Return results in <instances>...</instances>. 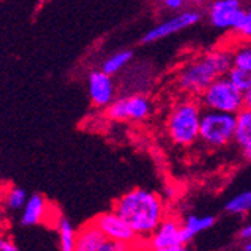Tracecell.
<instances>
[{"instance_id": "1", "label": "cell", "mask_w": 251, "mask_h": 251, "mask_svg": "<svg viewBox=\"0 0 251 251\" xmlns=\"http://www.w3.org/2000/svg\"><path fill=\"white\" fill-rule=\"evenodd\" d=\"M233 68L230 47H218L190 57L182 63L175 75V86L187 98H196L214 81L227 77Z\"/></svg>"}, {"instance_id": "2", "label": "cell", "mask_w": 251, "mask_h": 251, "mask_svg": "<svg viewBox=\"0 0 251 251\" xmlns=\"http://www.w3.org/2000/svg\"><path fill=\"white\" fill-rule=\"evenodd\" d=\"M132 229L142 242L148 241L167 218L164 200L156 193L145 188H134L124 193L113 206Z\"/></svg>"}, {"instance_id": "3", "label": "cell", "mask_w": 251, "mask_h": 251, "mask_svg": "<svg viewBox=\"0 0 251 251\" xmlns=\"http://www.w3.org/2000/svg\"><path fill=\"white\" fill-rule=\"evenodd\" d=\"M201 115L203 108L199 100L184 97L176 101L169 111L166 122L170 140L180 148L193 146L199 140Z\"/></svg>"}, {"instance_id": "4", "label": "cell", "mask_w": 251, "mask_h": 251, "mask_svg": "<svg viewBox=\"0 0 251 251\" xmlns=\"http://www.w3.org/2000/svg\"><path fill=\"white\" fill-rule=\"evenodd\" d=\"M236 115L203 110L199 140L209 149H220L235 142Z\"/></svg>"}, {"instance_id": "5", "label": "cell", "mask_w": 251, "mask_h": 251, "mask_svg": "<svg viewBox=\"0 0 251 251\" xmlns=\"http://www.w3.org/2000/svg\"><path fill=\"white\" fill-rule=\"evenodd\" d=\"M199 102L203 110L229 113V115H238L245 107L244 94L238 90L227 77L214 81L199 97Z\"/></svg>"}, {"instance_id": "6", "label": "cell", "mask_w": 251, "mask_h": 251, "mask_svg": "<svg viewBox=\"0 0 251 251\" xmlns=\"http://www.w3.org/2000/svg\"><path fill=\"white\" fill-rule=\"evenodd\" d=\"M152 113V102L143 94H126L105 108L108 119L116 122H143Z\"/></svg>"}, {"instance_id": "7", "label": "cell", "mask_w": 251, "mask_h": 251, "mask_svg": "<svg viewBox=\"0 0 251 251\" xmlns=\"http://www.w3.org/2000/svg\"><path fill=\"white\" fill-rule=\"evenodd\" d=\"M143 244L149 251H191L182 232V223L173 217H167Z\"/></svg>"}, {"instance_id": "8", "label": "cell", "mask_w": 251, "mask_h": 251, "mask_svg": "<svg viewBox=\"0 0 251 251\" xmlns=\"http://www.w3.org/2000/svg\"><path fill=\"white\" fill-rule=\"evenodd\" d=\"M247 9L239 0H215L208 8L211 25L220 30H232L233 33L241 27Z\"/></svg>"}, {"instance_id": "9", "label": "cell", "mask_w": 251, "mask_h": 251, "mask_svg": "<svg viewBox=\"0 0 251 251\" xmlns=\"http://www.w3.org/2000/svg\"><path fill=\"white\" fill-rule=\"evenodd\" d=\"M201 14L197 9H184L169 18H166L164 21L158 23L156 26H153L152 29H149L143 38L142 42L143 44H152L156 42L159 39H164L167 36H172L180 30H184L187 27H191L200 21Z\"/></svg>"}, {"instance_id": "10", "label": "cell", "mask_w": 251, "mask_h": 251, "mask_svg": "<svg viewBox=\"0 0 251 251\" xmlns=\"http://www.w3.org/2000/svg\"><path fill=\"white\" fill-rule=\"evenodd\" d=\"M94 224L98 227V230L104 235L107 241L125 242V244H132V245L143 244L132 232L129 224L113 209L102 212L97 218H94Z\"/></svg>"}, {"instance_id": "11", "label": "cell", "mask_w": 251, "mask_h": 251, "mask_svg": "<svg viewBox=\"0 0 251 251\" xmlns=\"http://www.w3.org/2000/svg\"><path fill=\"white\" fill-rule=\"evenodd\" d=\"M89 97L98 108H107L116 100V83L113 77L104 74L101 70L92 71L87 78Z\"/></svg>"}, {"instance_id": "12", "label": "cell", "mask_w": 251, "mask_h": 251, "mask_svg": "<svg viewBox=\"0 0 251 251\" xmlns=\"http://www.w3.org/2000/svg\"><path fill=\"white\" fill-rule=\"evenodd\" d=\"M49 214L50 212H49L47 200H45L41 194H32V196H29L26 206L23 209L20 221L23 226H36V224L45 221Z\"/></svg>"}, {"instance_id": "13", "label": "cell", "mask_w": 251, "mask_h": 251, "mask_svg": "<svg viewBox=\"0 0 251 251\" xmlns=\"http://www.w3.org/2000/svg\"><path fill=\"white\" fill-rule=\"evenodd\" d=\"M105 238L92 223L84 224L77 232V242L74 251H100Z\"/></svg>"}, {"instance_id": "14", "label": "cell", "mask_w": 251, "mask_h": 251, "mask_svg": "<svg viewBox=\"0 0 251 251\" xmlns=\"http://www.w3.org/2000/svg\"><path fill=\"white\" fill-rule=\"evenodd\" d=\"M215 217L212 215H203V217H199V215H188L184 223H182V232H184V238L185 241L190 244L191 239L194 236H197L199 233L204 232L211 229V227L215 224Z\"/></svg>"}, {"instance_id": "15", "label": "cell", "mask_w": 251, "mask_h": 251, "mask_svg": "<svg viewBox=\"0 0 251 251\" xmlns=\"http://www.w3.org/2000/svg\"><path fill=\"white\" fill-rule=\"evenodd\" d=\"M132 60V51L131 50H121L113 53L111 56H108L102 65H101V71L110 77L116 75L119 73H122L125 68L129 65V62Z\"/></svg>"}, {"instance_id": "16", "label": "cell", "mask_w": 251, "mask_h": 251, "mask_svg": "<svg viewBox=\"0 0 251 251\" xmlns=\"http://www.w3.org/2000/svg\"><path fill=\"white\" fill-rule=\"evenodd\" d=\"M235 142L239 148L251 142V108L244 107L236 115Z\"/></svg>"}, {"instance_id": "17", "label": "cell", "mask_w": 251, "mask_h": 251, "mask_svg": "<svg viewBox=\"0 0 251 251\" xmlns=\"http://www.w3.org/2000/svg\"><path fill=\"white\" fill-rule=\"evenodd\" d=\"M233 66L251 73V41H236L232 47Z\"/></svg>"}, {"instance_id": "18", "label": "cell", "mask_w": 251, "mask_h": 251, "mask_svg": "<svg viewBox=\"0 0 251 251\" xmlns=\"http://www.w3.org/2000/svg\"><path fill=\"white\" fill-rule=\"evenodd\" d=\"M56 226H57L60 251H74L77 242V232L73 227V224L66 218H60Z\"/></svg>"}, {"instance_id": "19", "label": "cell", "mask_w": 251, "mask_h": 251, "mask_svg": "<svg viewBox=\"0 0 251 251\" xmlns=\"http://www.w3.org/2000/svg\"><path fill=\"white\" fill-rule=\"evenodd\" d=\"M27 200H29L27 193L23 188L15 187V185L6 188L5 193H3V197H2V203L5 204V208L8 211H21V209H25Z\"/></svg>"}, {"instance_id": "20", "label": "cell", "mask_w": 251, "mask_h": 251, "mask_svg": "<svg viewBox=\"0 0 251 251\" xmlns=\"http://www.w3.org/2000/svg\"><path fill=\"white\" fill-rule=\"evenodd\" d=\"M226 211L233 215H242L251 211V191H244L226 203Z\"/></svg>"}, {"instance_id": "21", "label": "cell", "mask_w": 251, "mask_h": 251, "mask_svg": "<svg viewBox=\"0 0 251 251\" xmlns=\"http://www.w3.org/2000/svg\"><path fill=\"white\" fill-rule=\"evenodd\" d=\"M227 78L232 81V84L241 90L242 94H247L251 89V73L245 71V70H239V68H232L230 73L227 74Z\"/></svg>"}, {"instance_id": "22", "label": "cell", "mask_w": 251, "mask_h": 251, "mask_svg": "<svg viewBox=\"0 0 251 251\" xmlns=\"http://www.w3.org/2000/svg\"><path fill=\"white\" fill-rule=\"evenodd\" d=\"M235 35L241 41H251V5L247 8L245 20L241 25V27L235 32Z\"/></svg>"}, {"instance_id": "23", "label": "cell", "mask_w": 251, "mask_h": 251, "mask_svg": "<svg viewBox=\"0 0 251 251\" xmlns=\"http://www.w3.org/2000/svg\"><path fill=\"white\" fill-rule=\"evenodd\" d=\"M139 245L125 244V242H116V241H107L105 239L104 244L101 245L100 251H135Z\"/></svg>"}, {"instance_id": "24", "label": "cell", "mask_w": 251, "mask_h": 251, "mask_svg": "<svg viewBox=\"0 0 251 251\" xmlns=\"http://www.w3.org/2000/svg\"><path fill=\"white\" fill-rule=\"evenodd\" d=\"M0 251H20V250L9 236L0 235Z\"/></svg>"}, {"instance_id": "25", "label": "cell", "mask_w": 251, "mask_h": 251, "mask_svg": "<svg viewBox=\"0 0 251 251\" xmlns=\"http://www.w3.org/2000/svg\"><path fill=\"white\" fill-rule=\"evenodd\" d=\"M187 5L185 0H164L163 2V6L169 11H179L184 9V6Z\"/></svg>"}, {"instance_id": "26", "label": "cell", "mask_w": 251, "mask_h": 251, "mask_svg": "<svg viewBox=\"0 0 251 251\" xmlns=\"http://www.w3.org/2000/svg\"><path fill=\"white\" fill-rule=\"evenodd\" d=\"M239 236L244 241H251V223H248L242 227V229L239 230Z\"/></svg>"}, {"instance_id": "27", "label": "cell", "mask_w": 251, "mask_h": 251, "mask_svg": "<svg viewBox=\"0 0 251 251\" xmlns=\"http://www.w3.org/2000/svg\"><path fill=\"white\" fill-rule=\"evenodd\" d=\"M241 152H242V156L247 159V161H251V142H248L247 145H244L241 148Z\"/></svg>"}, {"instance_id": "28", "label": "cell", "mask_w": 251, "mask_h": 251, "mask_svg": "<svg viewBox=\"0 0 251 251\" xmlns=\"http://www.w3.org/2000/svg\"><path fill=\"white\" fill-rule=\"evenodd\" d=\"M242 251H251V241H244Z\"/></svg>"}, {"instance_id": "29", "label": "cell", "mask_w": 251, "mask_h": 251, "mask_svg": "<svg viewBox=\"0 0 251 251\" xmlns=\"http://www.w3.org/2000/svg\"><path fill=\"white\" fill-rule=\"evenodd\" d=\"M135 251H149V250L145 247V244H140L139 247H137V250H135Z\"/></svg>"}]
</instances>
